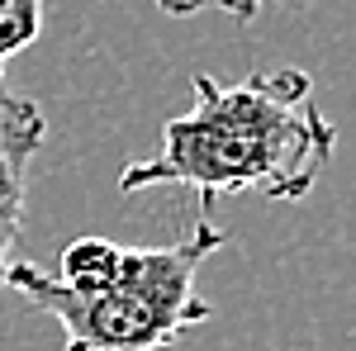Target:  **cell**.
Instances as JSON below:
<instances>
[{"mask_svg":"<svg viewBox=\"0 0 356 351\" xmlns=\"http://www.w3.org/2000/svg\"><path fill=\"white\" fill-rule=\"evenodd\" d=\"M191 114L166 119L162 152L119 171L124 195L186 186L200 204L223 195L304 199L332 162L337 129L314 100L304 67H261L243 81L195 76Z\"/></svg>","mask_w":356,"mask_h":351,"instance_id":"1","label":"cell"},{"mask_svg":"<svg viewBox=\"0 0 356 351\" xmlns=\"http://www.w3.org/2000/svg\"><path fill=\"white\" fill-rule=\"evenodd\" d=\"M223 243L228 233L204 214L181 243L124 247L119 270L100 290H72L33 261H10L5 285L53 313L67 332V351H166L214 313L195 295V275Z\"/></svg>","mask_w":356,"mask_h":351,"instance_id":"2","label":"cell"},{"mask_svg":"<svg viewBox=\"0 0 356 351\" xmlns=\"http://www.w3.org/2000/svg\"><path fill=\"white\" fill-rule=\"evenodd\" d=\"M48 119L33 100L0 95V285L10 270V252L24 223V190H29V162L43 147Z\"/></svg>","mask_w":356,"mask_h":351,"instance_id":"3","label":"cell"},{"mask_svg":"<svg viewBox=\"0 0 356 351\" xmlns=\"http://www.w3.org/2000/svg\"><path fill=\"white\" fill-rule=\"evenodd\" d=\"M119 252L124 247H114L110 238H76V243L62 247V261H57L53 275L72 290H100L119 270Z\"/></svg>","mask_w":356,"mask_h":351,"instance_id":"4","label":"cell"},{"mask_svg":"<svg viewBox=\"0 0 356 351\" xmlns=\"http://www.w3.org/2000/svg\"><path fill=\"white\" fill-rule=\"evenodd\" d=\"M43 28V0H0V90H5V62L24 53Z\"/></svg>","mask_w":356,"mask_h":351,"instance_id":"5","label":"cell"},{"mask_svg":"<svg viewBox=\"0 0 356 351\" xmlns=\"http://www.w3.org/2000/svg\"><path fill=\"white\" fill-rule=\"evenodd\" d=\"M162 15H171V19H191V15H200V10H223V15H233L238 24H247V19H257V10H261V0H152Z\"/></svg>","mask_w":356,"mask_h":351,"instance_id":"6","label":"cell"},{"mask_svg":"<svg viewBox=\"0 0 356 351\" xmlns=\"http://www.w3.org/2000/svg\"><path fill=\"white\" fill-rule=\"evenodd\" d=\"M0 95H5V90H0Z\"/></svg>","mask_w":356,"mask_h":351,"instance_id":"7","label":"cell"}]
</instances>
